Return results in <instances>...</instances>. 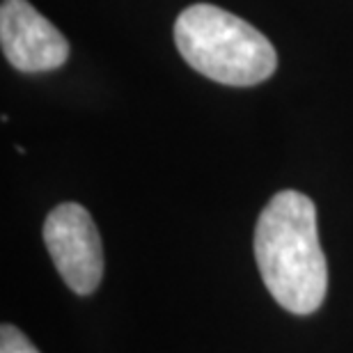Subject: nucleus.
Here are the masks:
<instances>
[{"label":"nucleus","mask_w":353,"mask_h":353,"mask_svg":"<svg viewBox=\"0 0 353 353\" xmlns=\"http://www.w3.org/2000/svg\"><path fill=\"white\" fill-rule=\"evenodd\" d=\"M174 44L195 72L232 88L271 79L278 53L248 21L209 3L186 7L174 21Z\"/></svg>","instance_id":"f03ea898"},{"label":"nucleus","mask_w":353,"mask_h":353,"mask_svg":"<svg viewBox=\"0 0 353 353\" xmlns=\"http://www.w3.org/2000/svg\"><path fill=\"white\" fill-rule=\"evenodd\" d=\"M0 44L7 62L23 74L53 72L69 58L65 34L28 0H3Z\"/></svg>","instance_id":"20e7f679"},{"label":"nucleus","mask_w":353,"mask_h":353,"mask_svg":"<svg viewBox=\"0 0 353 353\" xmlns=\"http://www.w3.org/2000/svg\"><path fill=\"white\" fill-rule=\"evenodd\" d=\"M0 353H39L34 344L17 326L5 323L0 328Z\"/></svg>","instance_id":"39448f33"},{"label":"nucleus","mask_w":353,"mask_h":353,"mask_svg":"<svg viewBox=\"0 0 353 353\" xmlns=\"http://www.w3.org/2000/svg\"><path fill=\"white\" fill-rule=\"evenodd\" d=\"M255 259L271 296L292 314H312L328 289L316 207L299 190H280L259 214Z\"/></svg>","instance_id":"f257e3e1"},{"label":"nucleus","mask_w":353,"mask_h":353,"mask_svg":"<svg viewBox=\"0 0 353 353\" xmlns=\"http://www.w3.org/2000/svg\"><path fill=\"white\" fill-rule=\"evenodd\" d=\"M44 243L72 292L88 296L103 275V248L90 211L76 202L58 204L44 221Z\"/></svg>","instance_id":"7ed1b4c3"}]
</instances>
